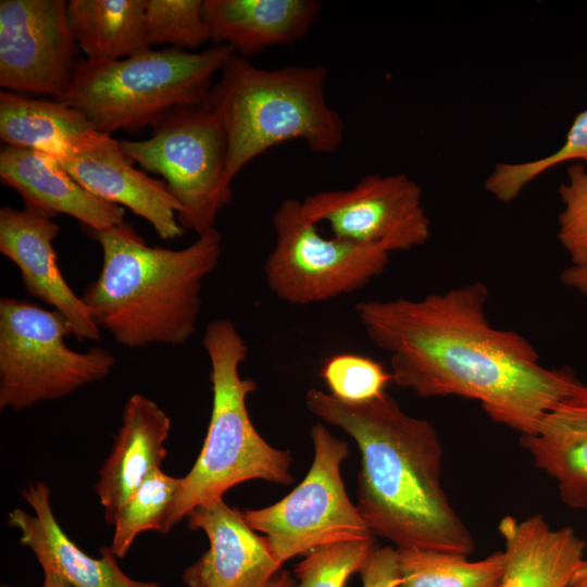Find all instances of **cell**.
<instances>
[{"mask_svg": "<svg viewBox=\"0 0 587 587\" xmlns=\"http://www.w3.org/2000/svg\"><path fill=\"white\" fill-rule=\"evenodd\" d=\"M488 298L487 285L474 282L415 300L362 301L355 313L389 353L394 384L422 398L478 401L490 420L528 436L584 383L570 366H544L521 334L492 326Z\"/></svg>", "mask_w": 587, "mask_h": 587, "instance_id": "obj_1", "label": "cell"}, {"mask_svg": "<svg viewBox=\"0 0 587 587\" xmlns=\"http://www.w3.org/2000/svg\"><path fill=\"white\" fill-rule=\"evenodd\" d=\"M305 403L357 442L361 454L357 508L375 537L397 549L466 557L474 552V537L442 488L444 449L430 422L407 414L387 391L349 403L311 388Z\"/></svg>", "mask_w": 587, "mask_h": 587, "instance_id": "obj_2", "label": "cell"}, {"mask_svg": "<svg viewBox=\"0 0 587 587\" xmlns=\"http://www.w3.org/2000/svg\"><path fill=\"white\" fill-rule=\"evenodd\" d=\"M89 232L102 266L82 298L99 329L129 349L186 344L197 328L202 283L220 263V232L178 250L148 246L126 222Z\"/></svg>", "mask_w": 587, "mask_h": 587, "instance_id": "obj_3", "label": "cell"}, {"mask_svg": "<svg viewBox=\"0 0 587 587\" xmlns=\"http://www.w3.org/2000/svg\"><path fill=\"white\" fill-rule=\"evenodd\" d=\"M328 77L322 64L255 66L234 53L214 82L207 102L227 141L226 182L253 159L289 140H302L313 152H336L346 125L325 96Z\"/></svg>", "mask_w": 587, "mask_h": 587, "instance_id": "obj_4", "label": "cell"}, {"mask_svg": "<svg viewBox=\"0 0 587 587\" xmlns=\"http://www.w3.org/2000/svg\"><path fill=\"white\" fill-rule=\"evenodd\" d=\"M209 358L212 411L201 451L183 477L170 504L164 532L167 534L198 505L223 498L234 486L250 479L290 485L292 458L265 441L255 429L247 397L257 389L251 378H242L241 363L248 346L227 319L210 322L202 336Z\"/></svg>", "mask_w": 587, "mask_h": 587, "instance_id": "obj_5", "label": "cell"}, {"mask_svg": "<svg viewBox=\"0 0 587 587\" xmlns=\"http://www.w3.org/2000/svg\"><path fill=\"white\" fill-rule=\"evenodd\" d=\"M234 53L214 45L199 52L150 48L109 62L79 59L67 90L55 100L82 111L101 133H138L175 108L204 105Z\"/></svg>", "mask_w": 587, "mask_h": 587, "instance_id": "obj_6", "label": "cell"}, {"mask_svg": "<svg viewBox=\"0 0 587 587\" xmlns=\"http://www.w3.org/2000/svg\"><path fill=\"white\" fill-rule=\"evenodd\" d=\"M67 320L26 300H0V409L22 411L64 398L105 379L114 369L113 353L100 347L72 350Z\"/></svg>", "mask_w": 587, "mask_h": 587, "instance_id": "obj_7", "label": "cell"}, {"mask_svg": "<svg viewBox=\"0 0 587 587\" xmlns=\"http://www.w3.org/2000/svg\"><path fill=\"white\" fill-rule=\"evenodd\" d=\"M123 152L143 171L163 177L180 204L177 221L197 236L214 228L233 200L226 182L227 141L217 116L205 105L175 108L145 140H121Z\"/></svg>", "mask_w": 587, "mask_h": 587, "instance_id": "obj_8", "label": "cell"}, {"mask_svg": "<svg viewBox=\"0 0 587 587\" xmlns=\"http://www.w3.org/2000/svg\"><path fill=\"white\" fill-rule=\"evenodd\" d=\"M314 458L303 480L286 497L265 508L241 511L247 524L266 538L280 563L321 546L374 538L348 497L340 465L348 444L323 423L310 430Z\"/></svg>", "mask_w": 587, "mask_h": 587, "instance_id": "obj_9", "label": "cell"}, {"mask_svg": "<svg viewBox=\"0 0 587 587\" xmlns=\"http://www.w3.org/2000/svg\"><path fill=\"white\" fill-rule=\"evenodd\" d=\"M275 245L263 265L270 290L296 305L351 294L379 276L389 262L380 246L321 235L300 200L284 199L272 217Z\"/></svg>", "mask_w": 587, "mask_h": 587, "instance_id": "obj_10", "label": "cell"}, {"mask_svg": "<svg viewBox=\"0 0 587 587\" xmlns=\"http://www.w3.org/2000/svg\"><path fill=\"white\" fill-rule=\"evenodd\" d=\"M301 203L307 220L328 223L334 237L389 253L423 246L430 237L422 189L403 173L370 174L349 189L319 191Z\"/></svg>", "mask_w": 587, "mask_h": 587, "instance_id": "obj_11", "label": "cell"}, {"mask_svg": "<svg viewBox=\"0 0 587 587\" xmlns=\"http://www.w3.org/2000/svg\"><path fill=\"white\" fill-rule=\"evenodd\" d=\"M78 49L67 1H0L1 87L57 99L71 84Z\"/></svg>", "mask_w": 587, "mask_h": 587, "instance_id": "obj_12", "label": "cell"}, {"mask_svg": "<svg viewBox=\"0 0 587 587\" xmlns=\"http://www.w3.org/2000/svg\"><path fill=\"white\" fill-rule=\"evenodd\" d=\"M186 519L188 527L202 530L210 544L184 570L186 587H265L280 571L283 563L266 538L259 536L241 511L230 508L223 498L198 505Z\"/></svg>", "mask_w": 587, "mask_h": 587, "instance_id": "obj_13", "label": "cell"}, {"mask_svg": "<svg viewBox=\"0 0 587 587\" xmlns=\"http://www.w3.org/2000/svg\"><path fill=\"white\" fill-rule=\"evenodd\" d=\"M59 232L51 218L9 205L0 209V252L20 270L26 292L59 311L78 340L98 341L99 327L60 271L53 247Z\"/></svg>", "mask_w": 587, "mask_h": 587, "instance_id": "obj_14", "label": "cell"}, {"mask_svg": "<svg viewBox=\"0 0 587 587\" xmlns=\"http://www.w3.org/2000/svg\"><path fill=\"white\" fill-rule=\"evenodd\" d=\"M57 161L96 197L126 207L148 221L161 239L173 240L184 234L177 221L180 204L166 183L136 168L111 135Z\"/></svg>", "mask_w": 587, "mask_h": 587, "instance_id": "obj_15", "label": "cell"}, {"mask_svg": "<svg viewBox=\"0 0 587 587\" xmlns=\"http://www.w3.org/2000/svg\"><path fill=\"white\" fill-rule=\"evenodd\" d=\"M22 495L34 513L14 509L8 514V523L18 530L21 544L33 552L43 573H53L73 587H162L125 574L110 547L99 549L100 558L85 553L55 519L51 491L45 483H29Z\"/></svg>", "mask_w": 587, "mask_h": 587, "instance_id": "obj_16", "label": "cell"}, {"mask_svg": "<svg viewBox=\"0 0 587 587\" xmlns=\"http://www.w3.org/2000/svg\"><path fill=\"white\" fill-rule=\"evenodd\" d=\"M0 179L20 195L25 210L40 216L70 215L88 230L125 223L123 207L89 192L49 154L5 145L0 152Z\"/></svg>", "mask_w": 587, "mask_h": 587, "instance_id": "obj_17", "label": "cell"}, {"mask_svg": "<svg viewBox=\"0 0 587 587\" xmlns=\"http://www.w3.org/2000/svg\"><path fill=\"white\" fill-rule=\"evenodd\" d=\"M171 417L153 400L134 394L124 405L122 425L101 469L93 490L113 525L122 507L166 457Z\"/></svg>", "mask_w": 587, "mask_h": 587, "instance_id": "obj_18", "label": "cell"}, {"mask_svg": "<svg viewBox=\"0 0 587 587\" xmlns=\"http://www.w3.org/2000/svg\"><path fill=\"white\" fill-rule=\"evenodd\" d=\"M498 530L504 549L498 587H570L585 559L586 542L574 528H553L541 514L507 515Z\"/></svg>", "mask_w": 587, "mask_h": 587, "instance_id": "obj_19", "label": "cell"}, {"mask_svg": "<svg viewBox=\"0 0 587 587\" xmlns=\"http://www.w3.org/2000/svg\"><path fill=\"white\" fill-rule=\"evenodd\" d=\"M317 0H204L214 45L248 58L304 38L322 11Z\"/></svg>", "mask_w": 587, "mask_h": 587, "instance_id": "obj_20", "label": "cell"}, {"mask_svg": "<svg viewBox=\"0 0 587 587\" xmlns=\"http://www.w3.org/2000/svg\"><path fill=\"white\" fill-rule=\"evenodd\" d=\"M520 442L534 465L557 483L565 505L587 507V385L554 405Z\"/></svg>", "mask_w": 587, "mask_h": 587, "instance_id": "obj_21", "label": "cell"}, {"mask_svg": "<svg viewBox=\"0 0 587 587\" xmlns=\"http://www.w3.org/2000/svg\"><path fill=\"white\" fill-rule=\"evenodd\" d=\"M105 135L82 111L64 102L0 92V138L7 146L59 159L86 149Z\"/></svg>", "mask_w": 587, "mask_h": 587, "instance_id": "obj_22", "label": "cell"}, {"mask_svg": "<svg viewBox=\"0 0 587 587\" xmlns=\"http://www.w3.org/2000/svg\"><path fill=\"white\" fill-rule=\"evenodd\" d=\"M67 20L88 61H118L152 47L145 0H71Z\"/></svg>", "mask_w": 587, "mask_h": 587, "instance_id": "obj_23", "label": "cell"}, {"mask_svg": "<svg viewBox=\"0 0 587 587\" xmlns=\"http://www.w3.org/2000/svg\"><path fill=\"white\" fill-rule=\"evenodd\" d=\"M397 560L398 587H498L503 573L502 551L471 561L459 553L405 548L397 549Z\"/></svg>", "mask_w": 587, "mask_h": 587, "instance_id": "obj_24", "label": "cell"}, {"mask_svg": "<svg viewBox=\"0 0 587 587\" xmlns=\"http://www.w3.org/2000/svg\"><path fill=\"white\" fill-rule=\"evenodd\" d=\"M180 483L158 469L150 473L118 511L109 546L117 559L129 551L136 537L147 530L164 532V522Z\"/></svg>", "mask_w": 587, "mask_h": 587, "instance_id": "obj_25", "label": "cell"}, {"mask_svg": "<svg viewBox=\"0 0 587 587\" xmlns=\"http://www.w3.org/2000/svg\"><path fill=\"white\" fill-rule=\"evenodd\" d=\"M569 161L587 162V109L575 116L558 150L527 162L497 163L485 180V189L498 201L510 203L536 177Z\"/></svg>", "mask_w": 587, "mask_h": 587, "instance_id": "obj_26", "label": "cell"}, {"mask_svg": "<svg viewBox=\"0 0 587 587\" xmlns=\"http://www.w3.org/2000/svg\"><path fill=\"white\" fill-rule=\"evenodd\" d=\"M145 23L152 46L196 49L211 40L204 0H145Z\"/></svg>", "mask_w": 587, "mask_h": 587, "instance_id": "obj_27", "label": "cell"}, {"mask_svg": "<svg viewBox=\"0 0 587 587\" xmlns=\"http://www.w3.org/2000/svg\"><path fill=\"white\" fill-rule=\"evenodd\" d=\"M333 397L349 403L370 401L386 392L392 375L378 361L363 354L340 352L328 357L320 371Z\"/></svg>", "mask_w": 587, "mask_h": 587, "instance_id": "obj_28", "label": "cell"}, {"mask_svg": "<svg viewBox=\"0 0 587 587\" xmlns=\"http://www.w3.org/2000/svg\"><path fill=\"white\" fill-rule=\"evenodd\" d=\"M376 546L374 537L311 550L295 566L298 587H345L350 575L361 571Z\"/></svg>", "mask_w": 587, "mask_h": 587, "instance_id": "obj_29", "label": "cell"}, {"mask_svg": "<svg viewBox=\"0 0 587 587\" xmlns=\"http://www.w3.org/2000/svg\"><path fill=\"white\" fill-rule=\"evenodd\" d=\"M563 210L557 234L573 266H587V162H574L559 187Z\"/></svg>", "mask_w": 587, "mask_h": 587, "instance_id": "obj_30", "label": "cell"}, {"mask_svg": "<svg viewBox=\"0 0 587 587\" xmlns=\"http://www.w3.org/2000/svg\"><path fill=\"white\" fill-rule=\"evenodd\" d=\"M359 573L363 587H398L401 577L397 549L376 546Z\"/></svg>", "mask_w": 587, "mask_h": 587, "instance_id": "obj_31", "label": "cell"}, {"mask_svg": "<svg viewBox=\"0 0 587 587\" xmlns=\"http://www.w3.org/2000/svg\"><path fill=\"white\" fill-rule=\"evenodd\" d=\"M562 283L587 295V266H569L561 273Z\"/></svg>", "mask_w": 587, "mask_h": 587, "instance_id": "obj_32", "label": "cell"}, {"mask_svg": "<svg viewBox=\"0 0 587 587\" xmlns=\"http://www.w3.org/2000/svg\"><path fill=\"white\" fill-rule=\"evenodd\" d=\"M265 587H298V585L288 571H279Z\"/></svg>", "mask_w": 587, "mask_h": 587, "instance_id": "obj_33", "label": "cell"}, {"mask_svg": "<svg viewBox=\"0 0 587 587\" xmlns=\"http://www.w3.org/2000/svg\"><path fill=\"white\" fill-rule=\"evenodd\" d=\"M570 587H587V558L583 560L575 571Z\"/></svg>", "mask_w": 587, "mask_h": 587, "instance_id": "obj_34", "label": "cell"}, {"mask_svg": "<svg viewBox=\"0 0 587 587\" xmlns=\"http://www.w3.org/2000/svg\"><path fill=\"white\" fill-rule=\"evenodd\" d=\"M41 587H73L60 576L45 572L43 583Z\"/></svg>", "mask_w": 587, "mask_h": 587, "instance_id": "obj_35", "label": "cell"}, {"mask_svg": "<svg viewBox=\"0 0 587 587\" xmlns=\"http://www.w3.org/2000/svg\"><path fill=\"white\" fill-rule=\"evenodd\" d=\"M1 587H12V586H11V585H7V584H5V585H2Z\"/></svg>", "mask_w": 587, "mask_h": 587, "instance_id": "obj_36", "label": "cell"}]
</instances>
